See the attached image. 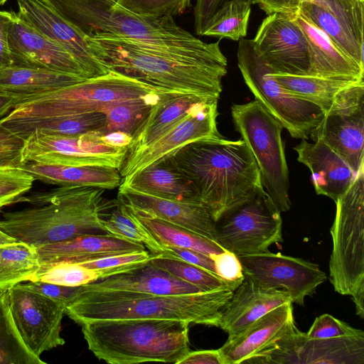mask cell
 <instances>
[{
    "label": "cell",
    "mask_w": 364,
    "mask_h": 364,
    "mask_svg": "<svg viewBox=\"0 0 364 364\" xmlns=\"http://www.w3.org/2000/svg\"><path fill=\"white\" fill-rule=\"evenodd\" d=\"M237 57L243 80L255 100L292 137L307 139L323 117L321 109L291 95L271 76L273 72L252 39L240 40Z\"/></svg>",
    "instance_id": "cell-10"
},
{
    "label": "cell",
    "mask_w": 364,
    "mask_h": 364,
    "mask_svg": "<svg viewBox=\"0 0 364 364\" xmlns=\"http://www.w3.org/2000/svg\"><path fill=\"white\" fill-rule=\"evenodd\" d=\"M231 114L235 129L254 156L264 189L281 213L289 210V177L281 136L282 124L256 100L234 104Z\"/></svg>",
    "instance_id": "cell-9"
},
{
    "label": "cell",
    "mask_w": 364,
    "mask_h": 364,
    "mask_svg": "<svg viewBox=\"0 0 364 364\" xmlns=\"http://www.w3.org/2000/svg\"><path fill=\"white\" fill-rule=\"evenodd\" d=\"M128 208L136 220L148 230L161 247L169 245L188 248L209 256L225 251L214 240L183 227L149 216L129 206Z\"/></svg>",
    "instance_id": "cell-36"
},
{
    "label": "cell",
    "mask_w": 364,
    "mask_h": 364,
    "mask_svg": "<svg viewBox=\"0 0 364 364\" xmlns=\"http://www.w3.org/2000/svg\"><path fill=\"white\" fill-rule=\"evenodd\" d=\"M85 36L114 37L177 50L211 46L181 26L173 17L136 14L115 0H41Z\"/></svg>",
    "instance_id": "cell-6"
},
{
    "label": "cell",
    "mask_w": 364,
    "mask_h": 364,
    "mask_svg": "<svg viewBox=\"0 0 364 364\" xmlns=\"http://www.w3.org/2000/svg\"><path fill=\"white\" fill-rule=\"evenodd\" d=\"M243 363L364 364V333L310 338L296 326Z\"/></svg>",
    "instance_id": "cell-12"
},
{
    "label": "cell",
    "mask_w": 364,
    "mask_h": 364,
    "mask_svg": "<svg viewBox=\"0 0 364 364\" xmlns=\"http://www.w3.org/2000/svg\"><path fill=\"white\" fill-rule=\"evenodd\" d=\"M188 321L121 318L83 323L88 349L110 364L162 362L178 364L189 351Z\"/></svg>",
    "instance_id": "cell-5"
},
{
    "label": "cell",
    "mask_w": 364,
    "mask_h": 364,
    "mask_svg": "<svg viewBox=\"0 0 364 364\" xmlns=\"http://www.w3.org/2000/svg\"><path fill=\"white\" fill-rule=\"evenodd\" d=\"M85 79L46 69L11 65L0 68V92L19 99L59 89Z\"/></svg>",
    "instance_id": "cell-32"
},
{
    "label": "cell",
    "mask_w": 364,
    "mask_h": 364,
    "mask_svg": "<svg viewBox=\"0 0 364 364\" xmlns=\"http://www.w3.org/2000/svg\"><path fill=\"white\" fill-rule=\"evenodd\" d=\"M98 279V274L95 271L80 263L62 262L41 266L32 281L79 287Z\"/></svg>",
    "instance_id": "cell-43"
},
{
    "label": "cell",
    "mask_w": 364,
    "mask_h": 364,
    "mask_svg": "<svg viewBox=\"0 0 364 364\" xmlns=\"http://www.w3.org/2000/svg\"><path fill=\"white\" fill-rule=\"evenodd\" d=\"M41 266L82 263L100 258L145 250L142 244L109 233L87 234L36 247Z\"/></svg>",
    "instance_id": "cell-24"
},
{
    "label": "cell",
    "mask_w": 364,
    "mask_h": 364,
    "mask_svg": "<svg viewBox=\"0 0 364 364\" xmlns=\"http://www.w3.org/2000/svg\"><path fill=\"white\" fill-rule=\"evenodd\" d=\"M298 12L323 31L345 55L364 69L363 45L356 36L327 10L311 2H302Z\"/></svg>",
    "instance_id": "cell-35"
},
{
    "label": "cell",
    "mask_w": 364,
    "mask_h": 364,
    "mask_svg": "<svg viewBox=\"0 0 364 364\" xmlns=\"http://www.w3.org/2000/svg\"><path fill=\"white\" fill-rule=\"evenodd\" d=\"M103 188L60 186L46 192L21 197L18 202L36 205L4 213L0 230L17 241L36 247L87 234L107 233L103 212Z\"/></svg>",
    "instance_id": "cell-3"
},
{
    "label": "cell",
    "mask_w": 364,
    "mask_h": 364,
    "mask_svg": "<svg viewBox=\"0 0 364 364\" xmlns=\"http://www.w3.org/2000/svg\"><path fill=\"white\" fill-rule=\"evenodd\" d=\"M9 308L26 347L36 356L65 344L60 336L66 306L18 284L6 291Z\"/></svg>",
    "instance_id": "cell-15"
},
{
    "label": "cell",
    "mask_w": 364,
    "mask_h": 364,
    "mask_svg": "<svg viewBox=\"0 0 364 364\" xmlns=\"http://www.w3.org/2000/svg\"><path fill=\"white\" fill-rule=\"evenodd\" d=\"M15 241H17V240L11 237H10L9 235L4 233V232H2L0 230V244L12 242H15Z\"/></svg>",
    "instance_id": "cell-57"
},
{
    "label": "cell",
    "mask_w": 364,
    "mask_h": 364,
    "mask_svg": "<svg viewBox=\"0 0 364 364\" xmlns=\"http://www.w3.org/2000/svg\"><path fill=\"white\" fill-rule=\"evenodd\" d=\"M149 260L158 267L205 291L230 287L228 284L217 274L196 265L165 257L159 253H151Z\"/></svg>",
    "instance_id": "cell-42"
},
{
    "label": "cell",
    "mask_w": 364,
    "mask_h": 364,
    "mask_svg": "<svg viewBox=\"0 0 364 364\" xmlns=\"http://www.w3.org/2000/svg\"><path fill=\"white\" fill-rule=\"evenodd\" d=\"M358 1H364V0H358Z\"/></svg>",
    "instance_id": "cell-59"
},
{
    "label": "cell",
    "mask_w": 364,
    "mask_h": 364,
    "mask_svg": "<svg viewBox=\"0 0 364 364\" xmlns=\"http://www.w3.org/2000/svg\"><path fill=\"white\" fill-rule=\"evenodd\" d=\"M25 139L0 125V168H21Z\"/></svg>",
    "instance_id": "cell-48"
},
{
    "label": "cell",
    "mask_w": 364,
    "mask_h": 364,
    "mask_svg": "<svg viewBox=\"0 0 364 364\" xmlns=\"http://www.w3.org/2000/svg\"><path fill=\"white\" fill-rule=\"evenodd\" d=\"M292 303L281 305L253 322L218 349L223 364H239L296 327Z\"/></svg>",
    "instance_id": "cell-22"
},
{
    "label": "cell",
    "mask_w": 364,
    "mask_h": 364,
    "mask_svg": "<svg viewBox=\"0 0 364 364\" xmlns=\"http://www.w3.org/2000/svg\"><path fill=\"white\" fill-rule=\"evenodd\" d=\"M100 132L63 136L33 131L25 139L23 161L66 166H103L119 170L128 148H115L100 142Z\"/></svg>",
    "instance_id": "cell-14"
},
{
    "label": "cell",
    "mask_w": 364,
    "mask_h": 364,
    "mask_svg": "<svg viewBox=\"0 0 364 364\" xmlns=\"http://www.w3.org/2000/svg\"><path fill=\"white\" fill-rule=\"evenodd\" d=\"M167 92L109 70L107 73L40 95L16 99L11 117H46L102 112L108 105Z\"/></svg>",
    "instance_id": "cell-7"
},
{
    "label": "cell",
    "mask_w": 364,
    "mask_h": 364,
    "mask_svg": "<svg viewBox=\"0 0 364 364\" xmlns=\"http://www.w3.org/2000/svg\"><path fill=\"white\" fill-rule=\"evenodd\" d=\"M230 287L196 294L156 295L123 290L82 289L65 314L79 325L98 320L166 318L219 326Z\"/></svg>",
    "instance_id": "cell-4"
},
{
    "label": "cell",
    "mask_w": 364,
    "mask_h": 364,
    "mask_svg": "<svg viewBox=\"0 0 364 364\" xmlns=\"http://www.w3.org/2000/svg\"><path fill=\"white\" fill-rule=\"evenodd\" d=\"M118 199L151 217L183 227L215 241V222L202 203L159 198L119 186Z\"/></svg>",
    "instance_id": "cell-21"
},
{
    "label": "cell",
    "mask_w": 364,
    "mask_h": 364,
    "mask_svg": "<svg viewBox=\"0 0 364 364\" xmlns=\"http://www.w3.org/2000/svg\"><path fill=\"white\" fill-rule=\"evenodd\" d=\"M289 302L291 301L287 291L265 289L244 277L223 309L218 327L228 333V338H233L269 311Z\"/></svg>",
    "instance_id": "cell-23"
},
{
    "label": "cell",
    "mask_w": 364,
    "mask_h": 364,
    "mask_svg": "<svg viewBox=\"0 0 364 364\" xmlns=\"http://www.w3.org/2000/svg\"><path fill=\"white\" fill-rule=\"evenodd\" d=\"M252 41L273 73L309 75L308 42L304 31L290 15H267Z\"/></svg>",
    "instance_id": "cell-18"
},
{
    "label": "cell",
    "mask_w": 364,
    "mask_h": 364,
    "mask_svg": "<svg viewBox=\"0 0 364 364\" xmlns=\"http://www.w3.org/2000/svg\"><path fill=\"white\" fill-rule=\"evenodd\" d=\"M168 157L192 183L215 222L263 188L258 166L242 139L222 136L195 141Z\"/></svg>",
    "instance_id": "cell-2"
},
{
    "label": "cell",
    "mask_w": 364,
    "mask_h": 364,
    "mask_svg": "<svg viewBox=\"0 0 364 364\" xmlns=\"http://www.w3.org/2000/svg\"><path fill=\"white\" fill-rule=\"evenodd\" d=\"M336 152L357 173L364 164V80L341 91L309 136Z\"/></svg>",
    "instance_id": "cell-13"
},
{
    "label": "cell",
    "mask_w": 364,
    "mask_h": 364,
    "mask_svg": "<svg viewBox=\"0 0 364 364\" xmlns=\"http://www.w3.org/2000/svg\"><path fill=\"white\" fill-rule=\"evenodd\" d=\"M163 93L154 92L108 105L102 111L105 116V127L102 133L122 131L132 135Z\"/></svg>",
    "instance_id": "cell-38"
},
{
    "label": "cell",
    "mask_w": 364,
    "mask_h": 364,
    "mask_svg": "<svg viewBox=\"0 0 364 364\" xmlns=\"http://www.w3.org/2000/svg\"><path fill=\"white\" fill-rule=\"evenodd\" d=\"M218 100L213 98L196 103L182 119L153 142L138 151L127 153L119 170L122 179L190 143L222 137L217 127Z\"/></svg>",
    "instance_id": "cell-17"
},
{
    "label": "cell",
    "mask_w": 364,
    "mask_h": 364,
    "mask_svg": "<svg viewBox=\"0 0 364 364\" xmlns=\"http://www.w3.org/2000/svg\"><path fill=\"white\" fill-rule=\"evenodd\" d=\"M93 54L109 70L167 92L219 99L228 60L220 40L203 50H177L114 37H87Z\"/></svg>",
    "instance_id": "cell-1"
},
{
    "label": "cell",
    "mask_w": 364,
    "mask_h": 364,
    "mask_svg": "<svg viewBox=\"0 0 364 364\" xmlns=\"http://www.w3.org/2000/svg\"><path fill=\"white\" fill-rule=\"evenodd\" d=\"M294 149L297 153L298 161L310 170L318 195L327 196L336 202L353 181L356 173L323 141L316 140L310 143L302 139Z\"/></svg>",
    "instance_id": "cell-25"
},
{
    "label": "cell",
    "mask_w": 364,
    "mask_h": 364,
    "mask_svg": "<svg viewBox=\"0 0 364 364\" xmlns=\"http://www.w3.org/2000/svg\"><path fill=\"white\" fill-rule=\"evenodd\" d=\"M233 0H196L193 9L195 32L202 36L214 16L228 2ZM252 4L253 0H243Z\"/></svg>",
    "instance_id": "cell-52"
},
{
    "label": "cell",
    "mask_w": 364,
    "mask_h": 364,
    "mask_svg": "<svg viewBox=\"0 0 364 364\" xmlns=\"http://www.w3.org/2000/svg\"><path fill=\"white\" fill-rule=\"evenodd\" d=\"M18 15L45 36L67 50L90 77L109 70L93 54L87 37L41 0H16Z\"/></svg>",
    "instance_id": "cell-20"
},
{
    "label": "cell",
    "mask_w": 364,
    "mask_h": 364,
    "mask_svg": "<svg viewBox=\"0 0 364 364\" xmlns=\"http://www.w3.org/2000/svg\"><path fill=\"white\" fill-rule=\"evenodd\" d=\"M109 216L103 218L107 233L118 237L142 244L152 254L161 252L162 247L154 237L136 220L128 206L117 199Z\"/></svg>",
    "instance_id": "cell-40"
},
{
    "label": "cell",
    "mask_w": 364,
    "mask_h": 364,
    "mask_svg": "<svg viewBox=\"0 0 364 364\" xmlns=\"http://www.w3.org/2000/svg\"><path fill=\"white\" fill-rule=\"evenodd\" d=\"M100 142L115 148H128L132 142V135L122 131H113L99 134Z\"/></svg>",
    "instance_id": "cell-55"
},
{
    "label": "cell",
    "mask_w": 364,
    "mask_h": 364,
    "mask_svg": "<svg viewBox=\"0 0 364 364\" xmlns=\"http://www.w3.org/2000/svg\"><path fill=\"white\" fill-rule=\"evenodd\" d=\"M7 0H0V6L4 4Z\"/></svg>",
    "instance_id": "cell-58"
},
{
    "label": "cell",
    "mask_w": 364,
    "mask_h": 364,
    "mask_svg": "<svg viewBox=\"0 0 364 364\" xmlns=\"http://www.w3.org/2000/svg\"><path fill=\"white\" fill-rule=\"evenodd\" d=\"M251 6V3L243 0L228 2L210 20L202 36L240 40L247 35Z\"/></svg>",
    "instance_id": "cell-41"
},
{
    "label": "cell",
    "mask_w": 364,
    "mask_h": 364,
    "mask_svg": "<svg viewBox=\"0 0 364 364\" xmlns=\"http://www.w3.org/2000/svg\"><path fill=\"white\" fill-rule=\"evenodd\" d=\"M35 178L22 168H0V210L17 203L29 191Z\"/></svg>",
    "instance_id": "cell-44"
},
{
    "label": "cell",
    "mask_w": 364,
    "mask_h": 364,
    "mask_svg": "<svg viewBox=\"0 0 364 364\" xmlns=\"http://www.w3.org/2000/svg\"><path fill=\"white\" fill-rule=\"evenodd\" d=\"M23 343L14 323L6 291H0V364H46Z\"/></svg>",
    "instance_id": "cell-39"
},
{
    "label": "cell",
    "mask_w": 364,
    "mask_h": 364,
    "mask_svg": "<svg viewBox=\"0 0 364 364\" xmlns=\"http://www.w3.org/2000/svg\"><path fill=\"white\" fill-rule=\"evenodd\" d=\"M178 364H223L218 350L189 351Z\"/></svg>",
    "instance_id": "cell-54"
},
{
    "label": "cell",
    "mask_w": 364,
    "mask_h": 364,
    "mask_svg": "<svg viewBox=\"0 0 364 364\" xmlns=\"http://www.w3.org/2000/svg\"><path fill=\"white\" fill-rule=\"evenodd\" d=\"M40 268L36 247L21 241L0 244V291L32 281Z\"/></svg>",
    "instance_id": "cell-37"
},
{
    "label": "cell",
    "mask_w": 364,
    "mask_h": 364,
    "mask_svg": "<svg viewBox=\"0 0 364 364\" xmlns=\"http://www.w3.org/2000/svg\"><path fill=\"white\" fill-rule=\"evenodd\" d=\"M0 125L23 139L33 131L46 134L75 136L90 132H103L105 116L102 112L46 117L6 115L0 119Z\"/></svg>",
    "instance_id": "cell-31"
},
{
    "label": "cell",
    "mask_w": 364,
    "mask_h": 364,
    "mask_svg": "<svg viewBox=\"0 0 364 364\" xmlns=\"http://www.w3.org/2000/svg\"><path fill=\"white\" fill-rule=\"evenodd\" d=\"M363 333L362 330L355 328L328 314H324L316 318L306 335L310 338H331Z\"/></svg>",
    "instance_id": "cell-47"
},
{
    "label": "cell",
    "mask_w": 364,
    "mask_h": 364,
    "mask_svg": "<svg viewBox=\"0 0 364 364\" xmlns=\"http://www.w3.org/2000/svg\"><path fill=\"white\" fill-rule=\"evenodd\" d=\"M270 75L287 92L316 105L323 114L328 111L336 96L341 91L360 80H343L312 75L272 73Z\"/></svg>",
    "instance_id": "cell-34"
},
{
    "label": "cell",
    "mask_w": 364,
    "mask_h": 364,
    "mask_svg": "<svg viewBox=\"0 0 364 364\" xmlns=\"http://www.w3.org/2000/svg\"><path fill=\"white\" fill-rule=\"evenodd\" d=\"M81 288L87 290H123L156 295L205 291L158 267L149 259L129 270L82 285Z\"/></svg>",
    "instance_id": "cell-26"
},
{
    "label": "cell",
    "mask_w": 364,
    "mask_h": 364,
    "mask_svg": "<svg viewBox=\"0 0 364 364\" xmlns=\"http://www.w3.org/2000/svg\"><path fill=\"white\" fill-rule=\"evenodd\" d=\"M335 203L329 280L336 292L351 296L356 314L364 318V164Z\"/></svg>",
    "instance_id": "cell-8"
},
{
    "label": "cell",
    "mask_w": 364,
    "mask_h": 364,
    "mask_svg": "<svg viewBox=\"0 0 364 364\" xmlns=\"http://www.w3.org/2000/svg\"><path fill=\"white\" fill-rule=\"evenodd\" d=\"M314 3L327 10L364 42V1L358 0H253L267 15L296 14L302 2Z\"/></svg>",
    "instance_id": "cell-33"
},
{
    "label": "cell",
    "mask_w": 364,
    "mask_h": 364,
    "mask_svg": "<svg viewBox=\"0 0 364 364\" xmlns=\"http://www.w3.org/2000/svg\"><path fill=\"white\" fill-rule=\"evenodd\" d=\"M216 242L236 256L269 251L283 242L282 219L264 188L215 222Z\"/></svg>",
    "instance_id": "cell-11"
},
{
    "label": "cell",
    "mask_w": 364,
    "mask_h": 364,
    "mask_svg": "<svg viewBox=\"0 0 364 364\" xmlns=\"http://www.w3.org/2000/svg\"><path fill=\"white\" fill-rule=\"evenodd\" d=\"M289 15L302 29L308 42L310 58L308 75L355 81L364 78V69L338 50L323 31L298 11Z\"/></svg>",
    "instance_id": "cell-27"
},
{
    "label": "cell",
    "mask_w": 364,
    "mask_h": 364,
    "mask_svg": "<svg viewBox=\"0 0 364 364\" xmlns=\"http://www.w3.org/2000/svg\"><path fill=\"white\" fill-rule=\"evenodd\" d=\"M237 257L245 278L265 289L287 291L292 304L304 305L326 280L318 264L301 258L269 251Z\"/></svg>",
    "instance_id": "cell-16"
},
{
    "label": "cell",
    "mask_w": 364,
    "mask_h": 364,
    "mask_svg": "<svg viewBox=\"0 0 364 364\" xmlns=\"http://www.w3.org/2000/svg\"><path fill=\"white\" fill-rule=\"evenodd\" d=\"M16 97L0 92V119L7 115L14 108Z\"/></svg>",
    "instance_id": "cell-56"
},
{
    "label": "cell",
    "mask_w": 364,
    "mask_h": 364,
    "mask_svg": "<svg viewBox=\"0 0 364 364\" xmlns=\"http://www.w3.org/2000/svg\"><path fill=\"white\" fill-rule=\"evenodd\" d=\"M9 46L13 65L90 77L72 54L15 12L9 28Z\"/></svg>",
    "instance_id": "cell-19"
},
{
    "label": "cell",
    "mask_w": 364,
    "mask_h": 364,
    "mask_svg": "<svg viewBox=\"0 0 364 364\" xmlns=\"http://www.w3.org/2000/svg\"><path fill=\"white\" fill-rule=\"evenodd\" d=\"M159 254L196 265L216 274L213 259L209 255L198 251L188 248L165 245L162 246L161 251Z\"/></svg>",
    "instance_id": "cell-51"
},
{
    "label": "cell",
    "mask_w": 364,
    "mask_h": 364,
    "mask_svg": "<svg viewBox=\"0 0 364 364\" xmlns=\"http://www.w3.org/2000/svg\"><path fill=\"white\" fill-rule=\"evenodd\" d=\"M208 99L213 98L190 94L164 92L132 134V142L127 153L138 151L151 144L182 119L194 105Z\"/></svg>",
    "instance_id": "cell-30"
},
{
    "label": "cell",
    "mask_w": 364,
    "mask_h": 364,
    "mask_svg": "<svg viewBox=\"0 0 364 364\" xmlns=\"http://www.w3.org/2000/svg\"><path fill=\"white\" fill-rule=\"evenodd\" d=\"M149 257L150 254L143 250L109 256L80 264L95 271L100 279L134 268L147 261Z\"/></svg>",
    "instance_id": "cell-46"
},
{
    "label": "cell",
    "mask_w": 364,
    "mask_h": 364,
    "mask_svg": "<svg viewBox=\"0 0 364 364\" xmlns=\"http://www.w3.org/2000/svg\"><path fill=\"white\" fill-rule=\"evenodd\" d=\"M14 11H0V68L13 65L9 46V33Z\"/></svg>",
    "instance_id": "cell-53"
},
{
    "label": "cell",
    "mask_w": 364,
    "mask_h": 364,
    "mask_svg": "<svg viewBox=\"0 0 364 364\" xmlns=\"http://www.w3.org/2000/svg\"><path fill=\"white\" fill-rule=\"evenodd\" d=\"M118 4L141 16L160 18L182 14L191 0H115Z\"/></svg>",
    "instance_id": "cell-45"
},
{
    "label": "cell",
    "mask_w": 364,
    "mask_h": 364,
    "mask_svg": "<svg viewBox=\"0 0 364 364\" xmlns=\"http://www.w3.org/2000/svg\"><path fill=\"white\" fill-rule=\"evenodd\" d=\"M210 257L214 262L216 274L234 291L244 280L242 267L237 256L225 250Z\"/></svg>",
    "instance_id": "cell-49"
},
{
    "label": "cell",
    "mask_w": 364,
    "mask_h": 364,
    "mask_svg": "<svg viewBox=\"0 0 364 364\" xmlns=\"http://www.w3.org/2000/svg\"><path fill=\"white\" fill-rule=\"evenodd\" d=\"M120 184L159 198L202 203L192 183L168 156L122 178Z\"/></svg>",
    "instance_id": "cell-28"
},
{
    "label": "cell",
    "mask_w": 364,
    "mask_h": 364,
    "mask_svg": "<svg viewBox=\"0 0 364 364\" xmlns=\"http://www.w3.org/2000/svg\"><path fill=\"white\" fill-rule=\"evenodd\" d=\"M23 284L31 289L64 304L66 307L77 298L80 292V286L69 287L40 281H29Z\"/></svg>",
    "instance_id": "cell-50"
},
{
    "label": "cell",
    "mask_w": 364,
    "mask_h": 364,
    "mask_svg": "<svg viewBox=\"0 0 364 364\" xmlns=\"http://www.w3.org/2000/svg\"><path fill=\"white\" fill-rule=\"evenodd\" d=\"M35 180L59 186L113 189L121 183L119 169L103 166H66L28 162L22 167Z\"/></svg>",
    "instance_id": "cell-29"
}]
</instances>
